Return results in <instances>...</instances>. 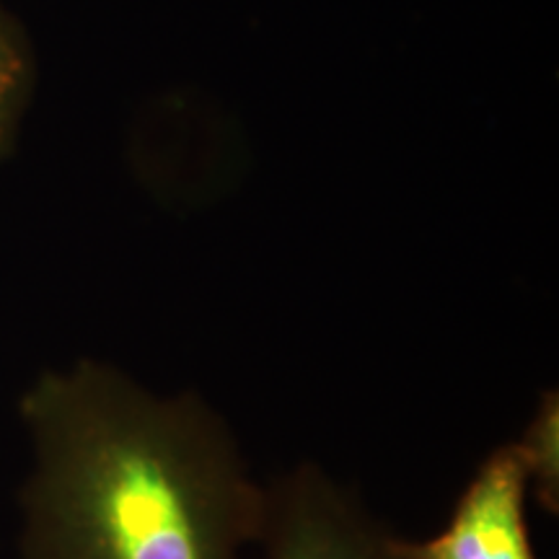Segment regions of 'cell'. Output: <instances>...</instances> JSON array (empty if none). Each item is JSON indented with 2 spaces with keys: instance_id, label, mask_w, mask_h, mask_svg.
Segmentation results:
<instances>
[{
  "instance_id": "1",
  "label": "cell",
  "mask_w": 559,
  "mask_h": 559,
  "mask_svg": "<svg viewBox=\"0 0 559 559\" xmlns=\"http://www.w3.org/2000/svg\"><path fill=\"white\" fill-rule=\"evenodd\" d=\"M32 472L21 559H247L267 487L198 394L81 360L21 396Z\"/></svg>"
},
{
  "instance_id": "2",
  "label": "cell",
  "mask_w": 559,
  "mask_h": 559,
  "mask_svg": "<svg viewBox=\"0 0 559 559\" xmlns=\"http://www.w3.org/2000/svg\"><path fill=\"white\" fill-rule=\"evenodd\" d=\"M394 539L319 466L304 464L267 485L262 559H402Z\"/></svg>"
},
{
  "instance_id": "3",
  "label": "cell",
  "mask_w": 559,
  "mask_h": 559,
  "mask_svg": "<svg viewBox=\"0 0 559 559\" xmlns=\"http://www.w3.org/2000/svg\"><path fill=\"white\" fill-rule=\"evenodd\" d=\"M528 469L515 443L481 461L451 523L432 539L396 536L402 559H536L526 526Z\"/></svg>"
},
{
  "instance_id": "4",
  "label": "cell",
  "mask_w": 559,
  "mask_h": 559,
  "mask_svg": "<svg viewBox=\"0 0 559 559\" xmlns=\"http://www.w3.org/2000/svg\"><path fill=\"white\" fill-rule=\"evenodd\" d=\"M34 83L29 41L0 5V153L19 128Z\"/></svg>"
},
{
  "instance_id": "5",
  "label": "cell",
  "mask_w": 559,
  "mask_h": 559,
  "mask_svg": "<svg viewBox=\"0 0 559 559\" xmlns=\"http://www.w3.org/2000/svg\"><path fill=\"white\" fill-rule=\"evenodd\" d=\"M523 464L528 469V481H536L542 506L557 513L559 500V400L557 391L542 396L536 417L519 440Z\"/></svg>"
}]
</instances>
